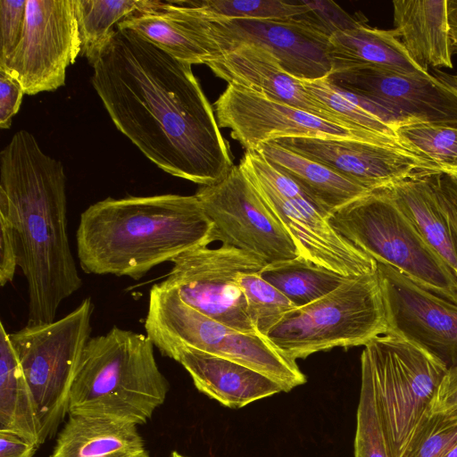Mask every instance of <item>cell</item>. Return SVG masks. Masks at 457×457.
I'll return each instance as SVG.
<instances>
[{"label": "cell", "mask_w": 457, "mask_h": 457, "mask_svg": "<svg viewBox=\"0 0 457 457\" xmlns=\"http://www.w3.org/2000/svg\"><path fill=\"white\" fill-rule=\"evenodd\" d=\"M81 53L73 0H27L21 39L0 69L19 80L26 95L54 91Z\"/></svg>", "instance_id": "9a60e30c"}, {"label": "cell", "mask_w": 457, "mask_h": 457, "mask_svg": "<svg viewBox=\"0 0 457 457\" xmlns=\"http://www.w3.org/2000/svg\"><path fill=\"white\" fill-rule=\"evenodd\" d=\"M160 353L180 363L201 393L228 408L284 392L276 381L250 367L193 347L175 345Z\"/></svg>", "instance_id": "ffe728a7"}, {"label": "cell", "mask_w": 457, "mask_h": 457, "mask_svg": "<svg viewBox=\"0 0 457 457\" xmlns=\"http://www.w3.org/2000/svg\"><path fill=\"white\" fill-rule=\"evenodd\" d=\"M453 54H457V0H447Z\"/></svg>", "instance_id": "b9f144b4"}, {"label": "cell", "mask_w": 457, "mask_h": 457, "mask_svg": "<svg viewBox=\"0 0 457 457\" xmlns=\"http://www.w3.org/2000/svg\"><path fill=\"white\" fill-rule=\"evenodd\" d=\"M204 65L228 85L246 87L330 122L363 131L349 126L315 99L304 89L301 79L287 73L275 55L263 47L239 45L212 57Z\"/></svg>", "instance_id": "d6986e66"}, {"label": "cell", "mask_w": 457, "mask_h": 457, "mask_svg": "<svg viewBox=\"0 0 457 457\" xmlns=\"http://www.w3.org/2000/svg\"><path fill=\"white\" fill-rule=\"evenodd\" d=\"M213 106L219 128L228 129L245 151L287 137L350 139L403 148L396 139L343 127L239 86L228 85Z\"/></svg>", "instance_id": "5bb4252c"}, {"label": "cell", "mask_w": 457, "mask_h": 457, "mask_svg": "<svg viewBox=\"0 0 457 457\" xmlns=\"http://www.w3.org/2000/svg\"><path fill=\"white\" fill-rule=\"evenodd\" d=\"M392 331L384 278L374 272L347 278L325 296L288 312L266 335L296 361L336 347L365 345Z\"/></svg>", "instance_id": "5b68a950"}, {"label": "cell", "mask_w": 457, "mask_h": 457, "mask_svg": "<svg viewBox=\"0 0 457 457\" xmlns=\"http://www.w3.org/2000/svg\"><path fill=\"white\" fill-rule=\"evenodd\" d=\"M457 445V417L430 414L418 428L402 457H445Z\"/></svg>", "instance_id": "836d02e7"}, {"label": "cell", "mask_w": 457, "mask_h": 457, "mask_svg": "<svg viewBox=\"0 0 457 457\" xmlns=\"http://www.w3.org/2000/svg\"><path fill=\"white\" fill-rule=\"evenodd\" d=\"M27 0H0V65L19 45L24 29Z\"/></svg>", "instance_id": "e575fe53"}, {"label": "cell", "mask_w": 457, "mask_h": 457, "mask_svg": "<svg viewBox=\"0 0 457 457\" xmlns=\"http://www.w3.org/2000/svg\"><path fill=\"white\" fill-rule=\"evenodd\" d=\"M50 457H150L137 425L69 414Z\"/></svg>", "instance_id": "603a6c76"}, {"label": "cell", "mask_w": 457, "mask_h": 457, "mask_svg": "<svg viewBox=\"0 0 457 457\" xmlns=\"http://www.w3.org/2000/svg\"><path fill=\"white\" fill-rule=\"evenodd\" d=\"M0 431L15 434L37 447L43 444L35 399L3 322L0 323Z\"/></svg>", "instance_id": "484cf974"}, {"label": "cell", "mask_w": 457, "mask_h": 457, "mask_svg": "<svg viewBox=\"0 0 457 457\" xmlns=\"http://www.w3.org/2000/svg\"><path fill=\"white\" fill-rule=\"evenodd\" d=\"M0 214L12 224L27 281V324L53 322L82 279L69 243L63 166L27 130L0 153Z\"/></svg>", "instance_id": "7a4b0ae2"}, {"label": "cell", "mask_w": 457, "mask_h": 457, "mask_svg": "<svg viewBox=\"0 0 457 457\" xmlns=\"http://www.w3.org/2000/svg\"><path fill=\"white\" fill-rule=\"evenodd\" d=\"M37 446L22 437L0 431V457H35Z\"/></svg>", "instance_id": "60d3db41"}, {"label": "cell", "mask_w": 457, "mask_h": 457, "mask_svg": "<svg viewBox=\"0 0 457 457\" xmlns=\"http://www.w3.org/2000/svg\"><path fill=\"white\" fill-rule=\"evenodd\" d=\"M445 457H457V445Z\"/></svg>", "instance_id": "f6af8a7d"}, {"label": "cell", "mask_w": 457, "mask_h": 457, "mask_svg": "<svg viewBox=\"0 0 457 457\" xmlns=\"http://www.w3.org/2000/svg\"><path fill=\"white\" fill-rule=\"evenodd\" d=\"M395 30L423 71L453 68L447 0L393 1Z\"/></svg>", "instance_id": "44dd1931"}, {"label": "cell", "mask_w": 457, "mask_h": 457, "mask_svg": "<svg viewBox=\"0 0 457 457\" xmlns=\"http://www.w3.org/2000/svg\"><path fill=\"white\" fill-rule=\"evenodd\" d=\"M169 6L209 60L251 44L271 52L296 79H322L332 71L329 36L305 14L285 20L229 19L204 14L185 0H169Z\"/></svg>", "instance_id": "9c48e42d"}, {"label": "cell", "mask_w": 457, "mask_h": 457, "mask_svg": "<svg viewBox=\"0 0 457 457\" xmlns=\"http://www.w3.org/2000/svg\"><path fill=\"white\" fill-rule=\"evenodd\" d=\"M361 364L370 371L391 457H402L431 406L447 367L397 332L364 345Z\"/></svg>", "instance_id": "52a82bcc"}, {"label": "cell", "mask_w": 457, "mask_h": 457, "mask_svg": "<svg viewBox=\"0 0 457 457\" xmlns=\"http://www.w3.org/2000/svg\"><path fill=\"white\" fill-rule=\"evenodd\" d=\"M23 88L18 79L0 69V128L9 129L21 108Z\"/></svg>", "instance_id": "8d00e7d4"}, {"label": "cell", "mask_w": 457, "mask_h": 457, "mask_svg": "<svg viewBox=\"0 0 457 457\" xmlns=\"http://www.w3.org/2000/svg\"><path fill=\"white\" fill-rule=\"evenodd\" d=\"M431 414L457 417V365L447 369L433 400Z\"/></svg>", "instance_id": "f35d334b"}, {"label": "cell", "mask_w": 457, "mask_h": 457, "mask_svg": "<svg viewBox=\"0 0 457 457\" xmlns=\"http://www.w3.org/2000/svg\"><path fill=\"white\" fill-rule=\"evenodd\" d=\"M354 457H391L378 414L372 379L361 364V391L356 415Z\"/></svg>", "instance_id": "d6a6232c"}, {"label": "cell", "mask_w": 457, "mask_h": 457, "mask_svg": "<svg viewBox=\"0 0 457 457\" xmlns=\"http://www.w3.org/2000/svg\"><path fill=\"white\" fill-rule=\"evenodd\" d=\"M170 457H188V456H185V455H183V454H181V453H178L176 451H173L171 453Z\"/></svg>", "instance_id": "bcb514c9"}, {"label": "cell", "mask_w": 457, "mask_h": 457, "mask_svg": "<svg viewBox=\"0 0 457 457\" xmlns=\"http://www.w3.org/2000/svg\"><path fill=\"white\" fill-rule=\"evenodd\" d=\"M93 70L92 85L116 128L163 171L210 186L234 166L190 63L117 29Z\"/></svg>", "instance_id": "6da1fadb"}, {"label": "cell", "mask_w": 457, "mask_h": 457, "mask_svg": "<svg viewBox=\"0 0 457 457\" xmlns=\"http://www.w3.org/2000/svg\"><path fill=\"white\" fill-rule=\"evenodd\" d=\"M213 225L216 241L271 263L300 256L284 227L234 165L220 181L195 194Z\"/></svg>", "instance_id": "4fadbf2b"}, {"label": "cell", "mask_w": 457, "mask_h": 457, "mask_svg": "<svg viewBox=\"0 0 457 457\" xmlns=\"http://www.w3.org/2000/svg\"><path fill=\"white\" fill-rule=\"evenodd\" d=\"M94 303L85 298L49 323L27 324L9 337L35 399L42 443L53 437L69 413L71 386L90 338Z\"/></svg>", "instance_id": "30bf717a"}, {"label": "cell", "mask_w": 457, "mask_h": 457, "mask_svg": "<svg viewBox=\"0 0 457 457\" xmlns=\"http://www.w3.org/2000/svg\"><path fill=\"white\" fill-rule=\"evenodd\" d=\"M301 82L309 94L349 126L397 140L395 129L370 112L367 98L341 89L326 79Z\"/></svg>", "instance_id": "f546056e"}, {"label": "cell", "mask_w": 457, "mask_h": 457, "mask_svg": "<svg viewBox=\"0 0 457 457\" xmlns=\"http://www.w3.org/2000/svg\"><path fill=\"white\" fill-rule=\"evenodd\" d=\"M384 278L392 331L419 344L448 368L457 365V303L425 289L390 266Z\"/></svg>", "instance_id": "ac0fdd59"}, {"label": "cell", "mask_w": 457, "mask_h": 457, "mask_svg": "<svg viewBox=\"0 0 457 457\" xmlns=\"http://www.w3.org/2000/svg\"><path fill=\"white\" fill-rule=\"evenodd\" d=\"M395 131L404 149L434 162L442 172L457 168V123L412 122Z\"/></svg>", "instance_id": "f1b7e54d"}, {"label": "cell", "mask_w": 457, "mask_h": 457, "mask_svg": "<svg viewBox=\"0 0 457 457\" xmlns=\"http://www.w3.org/2000/svg\"><path fill=\"white\" fill-rule=\"evenodd\" d=\"M428 177L457 234V185L445 172L431 173Z\"/></svg>", "instance_id": "ab89813d"}, {"label": "cell", "mask_w": 457, "mask_h": 457, "mask_svg": "<svg viewBox=\"0 0 457 457\" xmlns=\"http://www.w3.org/2000/svg\"><path fill=\"white\" fill-rule=\"evenodd\" d=\"M154 347L146 335L116 326L90 337L71 386L68 414L146 423L170 387Z\"/></svg>", "instance_id": "277c9868"}, {"label": "cell", "mask_w": 457, "mask_h": 457, "mask_svg": "<svg viewBox=\"0 0 457 457\" xmlns=\"http://www.w3.org/2000/svg\"><path fill=\"white\" fill-rule=\"evenodd\" d=\"M328 54L332 71L370 67L404 75H430L411 59L394 29H380L365 23L335 32L329 37Z\"/></svg>", "instance_id": "7402d4cb"}, {"label": "cell", "mask_w": 457, "mask_h": 457, "mask_svg": "<svg viewBox=\"0 0 457 457\" xmlns=\"http://www.w3.org/2000/svg\"><path fill=\"white\" fill-rule=\"evenodd\" d=\"M81 54L94 66L126 17L146 10L153 0H73Z\"/></svg>", "instance_id": "83f0119b"}, {"label": "cell", "mask_w": 457, "mask_h": 457, "mask_svg": "<svg viewBox=\"0 0 457 457\" xmlns=\"http://www.w3.org/2000/svg\"><path fill=\"white\" fill-rule=\"evenodd\" d=\"M214 241L213 225L195 195L107 197L81 213L76 231L83 271L136 280Z\"/></svg>", "instance_id": "3957f363"}, {"label": "cell", "mask_w": 457, "mask_h": 457, "mask_svg": "<svg viewBox=\"0 0 457 457\" xmlns=\"http://www.w3.org/2000/svg\"><path fill=\"white\" fill-rule=\"evenodd\" d=\"M259 274L287 297L295 308L325 296L351 278L302 256L268 263Z\"/></svg>", "instance_id": "4316f807"}, {"label": "cell", "mask_w": 457, "mask_h": 457, "mask_svg": "<svg viewBox=\"0 0 457 457\" xmlns=\"http://www.w3.org/2000/svg\"><path fill=\"white\" fill-rule=\"evenodd\" d=\"M248 316L256 330L263 337L295 306L274 286L263 279L259 272L238 277Z\"/></svg>", "instance_id": "4dcf8cb0"}, {"label": "cell", "mask_w": 457, "mask_h": 457, "mask_svg": "<svg viewBox=\"0 0 457 457\" xmlns=\"http://www.w3.org/2000/svg\"><path fill=\"white\" fill-rule=\"evenodd\" d=\"M328 221L345 239L431 293L457 303V278L393 198L388 187L367 192Z\"/></svg>", "instance_id": "8992f818"}, {"label": "cell", "mask_w": 457, "mask_h": 457, "mask_svg": "<svg viewBox=\"0 0 457 457\" xmlns=\"http://www.w3.org/2000/svg\"><path fill=\"white\" fill-rule=\"evenodd\" d=\"M279 145L373 190L420 173L442 172L432 162L398 146L350 139L287 137Z\"/></svg>", "instance_id": "2e32d148"}, {"label": "cell", "mask_w": 457, "mask_h": 457, "mask_svg": "<svg viewBox=\"0 0 457 457\" xmlns=\"http://www.w3.org/2000/svg\"><path fill=\"white\" fill-rule=\"evenodd\" d=\"M256 150L292 179L328 218L342 206L370 191L275 141L264 143Z\"/></svg>", "instance_id": "d4e9b609"}, {"label": "cell", "mask_w": 457, "mask_h": 457, "mask_svg": "<svg viewBox=\"0 0 457 457\" xmlns=\"http://www.w3.org/2000/svg\"><path fill=\"white\" fill-rule=\"evenodd\" d=\"M444 172L448 174L457 185V168L449 169Z\"/></svg>", "instance_id": "ee69618b"}, {"label": "cell", "mask_w": 457, "mask_h": 457, "mask_svg": "<svg viewBox=\"0 0 457 457\" xmlns=\"http://www.w3.org/2000/svg\"><path fill=\"white\" fill-rule=\"evenodd\" d=\"M145 329L159 352L175 345L193 347L250 367L276 381L284 392L306 382L296 361L265 337L244 333L209 318L160 284L150 289Z\"/></svg>", "instance_id": "ba28073f"}, {"label": "cell", "mask_w": 457, "mask_h": 457, "mask_svg": "<svg viewBox=\"0 0 457 457\" xmlns=\"http://www.w3.org/2000/svg\"><path fill=\"white\" fill-rule=\"evenodd\" d=\"M444 87L457 96V74H450L437 69L429 72Z\"/></svg>", "instance_id": "7bdbcfd3"}, {"label": "cell", "mask_w": 457, "mask_h": 457, "mask_svg": "<svg viewBox=\"0 0 457 457\" xmlns=\"http://www.w3.org/2000/svg\"><path fill=\"white\" fill-rule=\"evenodd\" d=\"M199 12L229 19L285 20L309 12L303 1L281 0H186Z\"/></svg>", "instance_id": "1f68e13d"}, {"label": "cell", "mask_w": 457, "mask_h": 457, "mask_svg": "<svg viewBox=\"0 0 457 457\" xmlns=\"http://www.w3.org/2000/svg\"><path fill=\"white\" fill-rule=\"evenodd\" d=\"M239 166L291 237L300 256L345 277L378 270V263L342 237L302 188L259 151H245Z\"/></svg>", "instance_id": "8fae6325"}, {"label": "cell", "mask_w": 457, "mask_h": 457, "mask_svg": "<svg viewBox=\"0 0 457 457\" xmlns=\"http://www.w3.org/2000/svg\"><path fill=\"white\" fill-rule=\"evenodd\" d=\"M302 1L309 9L305 16L329 37L335 32L354 29L367 21L361 14L350 15L333 1Z\"/></svg>", "instance_id": "d590c367"}, {"label": "cell", "mask_w": 457, "mask_h": 457, "mask_svg": "<svg viewBox=\"0 0 457 457\" xmlns=\"http://www.w3.org/2000/svg\"><path fill=\"white\" fill-rule=\"evenodd\" d=\"M18 266L15 237L10 220L0 214V285L12 281Z\"/></svg>", "instance_id": "74e56055"}, {"label": "cell", "mask_w": 457, "mask_h": 457, "mask_svg": "<svg viewBox=\"0 0 457 457\" xmlns=\"http://www.w3.org/2000/svg\"><path fill=\"white\" fill-rule=\"evenodd\" d=\"M162 287L171 289L189 307L236 330L258 334L248 316L237 283L240 275L260 272L267 264L242 250L201 246L174 258Z\"/></svg>", "instance_id": "7c38bea8"}, {"label": "cell", "mask_w": 457, "mask_h": 457, "mask_svg": "<svg viewBox=\"0 0 457 457\" xmlns=\"http://www.w3.org/2000/svg\"><path fill=\"white\" fill-rule=\"evenodd\" d=\"M429 174L411 176L388 186V189L423 239L457 278V234Z\"/></svg>", "instance_id": "cb8c5ba5"}, {"label": "cell", "mask_w": 457, "mask_h": 457, "mask_svg": "<svg viewBox=\"0 0 457 457\" xmlns=\"http://www.w3.org/2000/svg\"><path fill=\"white\" fill-rule=\"evenodd\" d=\"M332 85L374 101L402 124L457 123V96L429 76L404 75L370 67L332 71Z\"/></svg>", "instance_id": "e0dca14e"}]
</instances>
